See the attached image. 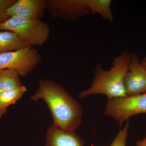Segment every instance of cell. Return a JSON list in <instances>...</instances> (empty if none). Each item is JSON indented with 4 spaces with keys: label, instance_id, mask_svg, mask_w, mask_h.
I'll return each instance as SVG.
<instances>
[{
    "label": "cell",
    "instance_id": "cell-8",
    "mask_svg": "<svg viewBox=\"0 0 146 146\" xmlns=\"http://www.w3.org/2000/svg\"><path fill=\"white\" fill-rule=\"evenodd\" d=\"M46 10V0H16L6 13L10 18L40 19L44 16Z\"/></svg>",
    "mask_w": 146,
    "mask_h": 146
},
{
    "label": "cell",
    "instance_id": "cell-11",
    "mask_svg": "<svg viewBox=\"0 0 146 146\" xmlns=\"http://www.w3.org/2000/svg\"><path fill=\"white\" fill-rule=\"evenodd\" d=\"M86 2L92 15L98 13L105 20L110 22L114 20V15L111 8V0H86Z\"/></svg>",
    "mask_w": 146,
    "mask_h": 146
},
{
    "label": "cell",
    "instance_id": "cell-17",
    "mask_svg": "<svg viewBox=\"0 0 146 146\" xmlns=\"http://www.w3.org/2000/svg\"><path fill=\"white\" fill-rule=\"evenodd\" d=\"M140 63L146 70V56L140 61Z\"/></svg>",
    "mask_w": 146,
    "mask_h": 146
},
{
    "label": "cell",
    "instance_id": "cell-16",
    "mask_svg": "<svg viewBox=\"0 0 146 146\" xmlns=\"http://www.w3.org/2000/svg\"><path fill=\"white\" fill-rule=\"evenodd\" d=\"M136 146H146V136L143 140L137 141Z\"/></svg>",
    "mask_w": 146,
    "mask_h": 146
},
{
    "label": "cell",
    "instance_id": "cell-12",
    "mask_svg": "<svg viewBox=\"0 0 146 146\" xmlns=\"http://www.w3.org/2000/svg\"><path fill=\"white\" fill-rule=\"evenodd\" d=\"M20 75L13 69L0 70V93L23 86Z\"/></svg>",
    "mask_w": 146,
    "mask_h": 146
},
{
    "label": "cell",
    "instance_id": "cell-9",
    "mask_svg": "<svg viewBox=\"0 0 146 146\" xmlns=\"http://www.w3.org/2000/svg\"><path fill=\"white\" fill-rule=\"evenodd\" d=\"M84 141L74 132L53 125L48 129L45 146H84Z\"/></svg>",
    "mask_w": 146,
    "mask_h": 146
},
{
    "label": "cell",
    "instance_id": "cell-18",
    "mask_svg": "<svg viewBox=\"0 0 146 146\" xmlns=\"http://www.w3.org/2000/svg\"><path fill=\"white\" fill-rule=\"evenodd\" d=\"M6 110H4L2 109L0 107V118L1 117H2L5 114Z\"/></svg>",
    "mask_w": 146,
    "mask_h": 146
},
{
    "label": "cell",
    "instance_id": "cell-15",
    "mask_svg": "<svg viewBox=\"0 0 146 146\" xmlns=\"http://www.w3.org/2000/svg\"><path fill=\"white\" fill-rule=\"evenodd\" d=\"M16 1V0H0V25L10 18L7 14V10Z\"/></svg>",
    "mask_w": 146,
    "mask_h": 146
},
{
    "label": "cell",
    "instance_id": "cell-2",
    "mask_svg": "<svg viewBox=\"0 0 146 146\" xmlns=\"http://www.w3.org/2000/svg\"><path fill=\"white\" fill-rule=\"evenodd\" d=\"M131 53L123 51L114 58L112 67L108 70L97 64L91 86L82 91L79 97L84 98L94 94H104L108 100L126 97L124 78L129 70Z\"/></svg>",
    "mask_w": 146,
    "mask_h": 146
},
{
    "label": "cell",
    "instance_id": "cell-14",
    "mask_svg": "<svg viewBox=\"0 0 146 146\" xmlns=\"http://www.w3.org/2000/svg\"><path fill=\"white\" fill-rule=\"evenodd\" d=\"M128 124L121 129L117 136L114 138L110 146H126L127 139Z\"/></svg>",
    "mask_w": 146,
    "mask_h": 146
},
{
    "label": "cell",
    "instance_id": "cell-10",
    "mask_svg": "<svg viewBox=\"0 0 146 146\" xmlns=\"http://www.w3.org/2000/svg\"><path fill=\"white\" fill-rule=\"evenodd\" d=\"M28 46L12 32L0 30V54L14 51Z\"/></svg>",
    "mask_w": 146,
    "mask_h": 146
},
{
    "label": "cell",
    "instance_id": "cell-5",
    "mask_svg": "<svg viewBox=\"0 0 146 146\" xmlns=\"http://www.w3.org/2000/svg\"><path fill=\"white\" fill-rule=\"evenodd\" d=\"M104 113L113 118L120 126L132 116L146 114V92L132 96L108 100Z\"/></svg>",
    "mask_w": 146,
    "mask_h": 146
},
{
    "label": "cell",
    "instance_id": "cell-3",
    "mask_svg": "<svg viewBox=\"0 0 146 146\" xmlns=\"http://www.w3.org/2000/svg\"><path fill=\"white\" fill-rule=\"evenodd\" d=\"M0 30L12 32L27 46H41L50 36V27L40 19L11 17L0 25Z\"/></svg>",
    "mask_w": 146,
    "mask_h": 146
},
{
    "label": "cell",
    "instance_id": "cell-13",
    "mask_svg": "<svg viewBox=\"0 0 146 146\" xmlns=\"http://www.w3.org/2000/svg\"><path fill=\"white\" fill-rule=\"evenodd\" d=\"M27 90L26 87L23 85L0 93V107L6 110L7 107L16 103Z\"/></svg>",
    "mask_w": 146,
    "mask_h": 146
},
{
    "label": "cell",
    "instance_id": "cell-4",
    "mask_svg": "<svg viewBox=\"0 0 146 146\" xmlns=\"http://www.w3.org/2000/svg\"><path fill=\"white\" fill-rule=\"evenodd\" d=\"M42 60L38 50L28 46L18 50L0 54V70L13 69L20 76L25 77L34 70Z\"/></svg>",
    "mask_w": 146,
    "mask_h": 146
},
{
    "label": "cell",
    "instance_id": "cell-7",
    "mask_svg": "<svg viewBox=\"0 0 146 146\" xmlns=\"http://www.w3.org/2000/svg\"><path fill=\"white\" fill-rule=\"evenodd\" d=\"M127 96H132L146 92V70L136 53H131L128 71L124 78Z\"/></svg>",
    "mask_w": 146,
    "mask_h": 146
},
{
    "label": "cell",
    "instance_id": "cell-1",
    "mask_svg": "<svg viewBox=\"0 0 146 146\" xmlns=\"http://www.w3.org/2000/svg\"><path fill=\"white\" fill-rule=\"evenodd\" d=\"M31 98L35 101L42 100L46 102L52 115L53 125L72 132L80 125L83 115L81 106L54 82L39 80V87Z\"/></svg>",
    "mask_w": 146,
    "mask_h": 146
},
{
    "label": "cell",
    "instance_id": "cell-6",
    "mask_svg": "<svg viewBox=\"0 0 146 146\" xmlns=\"http://www.w3.org/2000/svg\"><path fill=\"white\" fill-rule=\"evenodd\" d=\"M46 10L54 18L75 21L90 13L86 0H46Z\"/></svg>",
    "mask_w": 146,
    "mask_h": 146
}]
</instances>
